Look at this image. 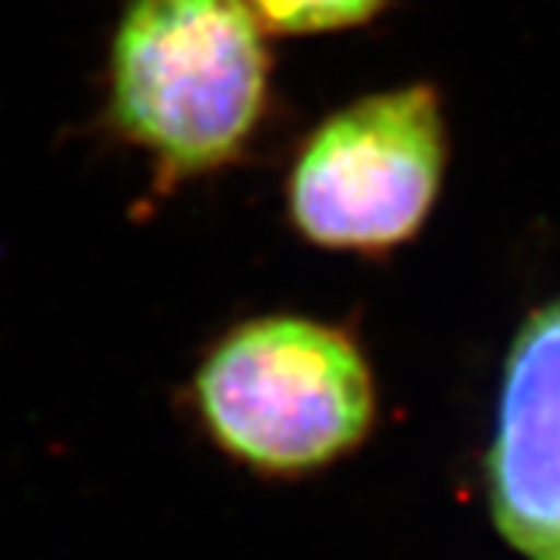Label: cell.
Listing matches in <instances>:
<instances>
[{
	"label": "cell",
	"instance_id": "1",
	"mask_svg": "<svg viewBox=\"0 0 560 560\" xmlns=\"http://www.w3.org/2000/svg\"><path fill=\"white\" fill-rule=\"evenodd\" d=\"M271 91L249 0H125L106 57V121L153 168V190L243 160Z\"/></svg>",
	"mask_w": 560,
	"mask_h": 560
},
{
	"label": "cell",
	"instance_id": "2",
	"mask_svg": "<svg viewBox=\"0 0 560 560\" xmlns=\"http://www.w3.org/2000/svg\"><path fill=\"white\" fill-rule=\"evenodd\" d=\"M180 408L224 460L265 480H300L368 440L377 389L346 330L305 315H259L202 349Z\"/></svg>",
	"mask_w": 560,
	"mask_h": 560
},
{
	"label": "cell",
	"instance_id": "3",
	"mask_svg": "<svg viewBox=\"0 0 560 560\" xmlns=\"http://www.w3.org/2000/svg\"><path fill=\"white\" fill-rule=\"evenodd\" d=\"M440 97L411 84L355 101L302 140L287 175V215L320 249L386 253L411 241L440 197Z\"/></svg>",
	"mask_w": 560,
	"mask_h": 560
},
{
	"label": "cell",
	"instance_id": "4",
	"mask_svg": "<svg viewBox=\"0 0 560 560\" xmlns=\"http://www.w3.org/2000/svg\"><path fill=\"white\" fill-rule=\"evenodd\" d=\"M492 517L529 560H560V300L526 320L501 377Z\"/></svg>",
	"mask_w": 560,
	"mask_h": 560
},
{
	"label": "cell",
	"instance_id": "5",
	"mask_svg": "<svg viewBox=\"0 0 560 560\" xmlns=\"http://www.w3.org/2000/svg\"><path fill=\"white\" fill-rule=\"evenodd\" d=\"M386 0H249L268 35H324L374 20Z\"/></svg>",
	"mask_w": 560,
	"mask_h": 560
}]
</instances>
